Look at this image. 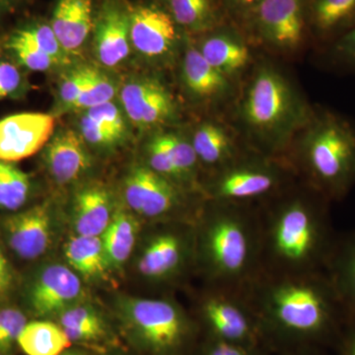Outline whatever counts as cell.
I'll return each instance as SVG.
<instances>
[{
  "mask_svg": "<svg viewBox=\"0 0 355 355\" xmlns=\"http://www.w3.org/2000/svg\"><path fill=\"white\" fill-rule=\"evenodd\" d=\"M331 202L301 183L257 205L261 272L298 275L324 270L338 235Z\"/></svg>",
  "mask_w": 355,
  "mask_h": 355,
  "instance_id": "6da1fadb",
  "label": "cell"
},
{
  "mask_svg": "<svg viewBox=\"0 0 355 355\" xmlns=\"http://www.w3.org/2000/svg\"><path fill=\"white\" fill-rule=\"evenodd\" d=\"M261 334L297 342L340 335L349 316L324 270L261 273L245 291Z\"/></svg>",
  "mask_w": 355,
  "mask_h": 355,
  "instance_id": "7a4b0ae2",
  "label": "cell"
},
{
  "mask_svg": "<svg viewBox=\"0 0 355 355\" xmlns=\"http://www.w3.org/2000/svg\"><path fill=\"white\" fill-rule=\"evenodd\" d=\"M195 245L207 286L246 291L261 272L258 207L205 200L196 219Z\"/></svg>",
  "mask_w": 355,
  "mask_h": 355,
  "instance_id": "3957f363",
  "label": "cell"
},
{
  "mask_svg": "<svg viewBox=\"0 0 355 355\" xmlns=\"http://www.w3.org/2000/svg\"><path fill=\"white\" fill-rule=\"evenodd\" d=\"M237 112L249 149L286 157L313 109L279 69L263 62L248 81Z\"/></svg>",
  "mask_w": 355,
  "mask_h": 355,
  "instance_id": "277c9868",
  "label": "cell"
},
{
  "mask_svg": "<svg viewBox=\"0 0 355 355\" xmlns=\"http://www.w3.org/2000/svg\"><path fill=\"white\" fill-rule=\"evenodd\" d=\"M286 157L298 181L340 202L355 187V127L330 110H313Z\"/></svg>",
  "mask_w": 355,
  "mask_h": 355,
  "instance_id": "5b68a950",
  "label": "cell"
},
{
  "mask_svg": "<svg viewBox=\"0 0 355 355\" xmlns=\"http://www.w3.org/2000/svg\"><path fill=\"white\" fill-rule=\"evenodd\" d=\"M298 181L286 157L266 155L245 149L235 160L202 184L205 200L259 205L286 191Z\"/></svg>",
  "mask_w": 355,
  "mask_h": 355,
  "instance_id": "8992f818",
  "label": "cell"
},
{
  "mask_svg": "<svg viewBox=\"0 0 355 355\" xmlns=\"http://www.w3.org/2000/svg\"><path fill=\"white\" fill-rule=\"evenodd\" d=\"M128 320L139 342L154 355L180 354L191 335L190 320L167 298L135 299Z\"/></svg>",
  "mask_w": 355,
  "mask_h": 355,
  "instance_id": "52a82bcc",
  "label": "cell"
},
{
  "mask_svg": "<svg viewBox=\"0 0 355 355\" xmlns=\"http://www.w3.org/2000/svg\"><path fill=\"white\" fill-rule=\"evenodd\" d=\"M198 312L212 340L256 347L261 331L245 291L207 284Z\"/></svg>",
  "mask_w": 355,
  "mask_h": 355,
  "instance_id": "ba28073f",
  "label": "cell"
},
{
  "mask_svg": "<svg viewBox=\"0 0 355 355\" xmlns=\"http://www.w3.org/2000/svg\"><path fill=\"white\" fill-rule=\"evenodd\" d=\"M186 190L148 166H139L125 181V197L128 207L149 219H168L181 216L187 209Z\"/></svg>",
  "mask_w": 355,
  "mask_h": 355,
  "instance_id": "9c48e42d",
  "label": "cell"
},
{
  "mask_svg": "<svg viewBox=\"0 0 355 355\" xmlns=\"http://www.w3.org/2000/svg\"><path fill=\"white\" fill-rule=\"evenodd\" d=\"M251 12L257 34L268 48L292 53L302 46L306 31L304 0H263Z\"/></svg>",
  "mask_w": 355,
  "mask_h": 355,
  "instance_id": "30bf717a",
  "label": "cell"
},
{
  "mask_svg": "<svg viewBox=\"0 0 355 355\" xmlns=\"http://www.w3.org/2000/svg\"><path fill=\"white\" fill-rule=\"evenodd\" d=\"M171 226L159 231L147 242L137 263L144 279L154 282L176 279L191 261H196L195 230L188 233Z\"/></svg>",
  "mask_w": 355,
  "mask_h": 355,
  "instance_id": "8fae6325",
  "label": "cell"
},
{
  "mask_svg": "<svg viewBox=\"0 0 355 355\" xmlns=\"http://www.w3.org/2000/svg\"><path fill=\"white\" fill-rule=\"evenodd\" d=\"M121 102L128 120L140 130H153L177 119L178 109L164 84L151 77L128 81L121 91Z\"/></svg>",
  "mask_w": 355,
  "mask_h": 355,
  "instance_id": "7c38bea8",
  "label": "cell"
},
{
  "mask_svg": "<svg viewBox=\"0 0 355 355\" xmlns=\"http://www.w3.org/2000/svg\"><path fill=\"white\" fill-rule=\"evenodd\" d=\"M55 120L43 113L13 114L0 121V161L16 162L43 148L55 132Z\"/></svg>",
  "mask_w": 355,
  "mask_h": 355,
  "instance_id": "4fadbf2b",
  "label": "cell"
},
{
  "mask_svg": "<svg viewBox=\"0 0 355 355\" xmlns=\"http://www.w3.org/2000/svg\"><path fill=\"white\" fill-rule=\"evenodd\" d=\"M130 44L149 60H164L176 49V23L172 16L154 6H139L130 13Z\"/></svg>",
  "mask_w": 355,
  "mask_h": 355,
  "instance_id": "5bb4252c",
  "label": "cell"
},
{
  "mask_svg": "<svg viewBox=\"0 0 355 355\" xmlns=\"http://www.w3.org/2000/svg\"><path fill=\"white\" fill-rule=\"evenodd\" d=\"M130 13L116 0H107L94 24V49L100 64H121L130 55Z\"/></svg>",
  "mask_w": 355,
  "mask_h": 355,
  "instance_id": "9a60e30c",
  "label": "cell"
},
{
  "mask_svg": "<svg viewBox=\"0 0 355 355\" xmlns=\"http://www.w3.org/2000/svg\"><path fill=\"white\" fill-rule=\"evenodd\" d=\"M80 279L67 266L53 265L37 277L29 293L30 305L38 316L62 313L80 296Z\"/></svg>",
  "mask_w": 355,
  "mask_h": 355,
  "instance_id": "2e32d148",
  "label": "cell"
},
{
  "mask_svg": "<svg viewBox=\"0 0 355 355\" xmlns=\"http://www.w3.org/2000/svg\"><path fill=\"white\" fill-rule=\"evenodd\" d=\"M9 246L20 258L33 260L48 250L51 243V214L46 205L14 214L4 222Z\"/></svg>",
  "mask_w": 355,
  "mask_h": 355,
  "instance_id": "e0dca14e",
  "label": "cell"
},
{
  "mask_svg": "<svg viewBox=\"0 0 355 355\" xmlns=\"http://www.w3.org/2000/svg\"><path fill=\"white\" fill-rule=\"evenodd\" d=\"M182 62V81L187 92L200 102H222L232 93V80L202 57L198 48L187 44Z\"/></svg>",
  "mask_w": 355,
  "mask_h": 355,
  "instance_id": "ac0fdd59",
  "label": "cell"
},
{
  "mask_svg": "<svg viewBox=\"0 0 355 355\" xmlns=\"http://www.w3.org/2000/svg\"><path fill=\"white\" fill-rule=\"evenodd\" d=\"M84 140L72 130H64L51 137L46 151V166L58 183H72L90 167Z\"/></svg>",
  "mask_w": 355,
  "mask_h": 355,
  "instance_id": "d6986e66",
  "label": "cell"
},
{
  "mask_svg": "<svg viewBox=\"0 0 355 355\" xmlns=\"http://www.w3.org/2000/svg\"><path fill=\"white\" fill-rule=\"evenodd\" d=\"M191 144L200 167L209 174L235 160L244 151L225 125L214 121H203L196 128Z\"/></svg>",
  "mask_w": 355,
  "mask_h": 355,
  "instance_id": "ffe728a7",
  "label": "cell"
},
{
  "mask_svg": "<svg viewBox=\"0 0 355 355\" xmlns=\"http://www.w3.org/2000/svg\"><path fill=\"white\" fill-rule=\"evenodd\" d=\"M51 27L67 53L80 50L94 29L91 0H58Z\"/></svg>",
  "mask_w": 355,
  "mask_h": 355,
  "instance_id": "44dd1931",
  "label": "cell"
},
{
  "mask_svg": "<svg viewBox=\"0 0 355 355\" xmlns=\"http://www.w3.org/2000/svg\"><path fill=\"white\" fill-rule=\"evenodd\" d=\"M324 272L335 287L347 316L355 317V230L338 235Z\"/></svg>",
  "mask_w": 355,
  "mask_h": 355,
  "instance_id": "7402d4cb",
  "label": "cell"
},
{
  "mask_svg": "<svg viewBox=\"0 0 355 355\" xmlns=\"http://www.w3.org/2000/svg\"><path fill=\"white\" fill-rule=\"evenodd\" d=\"M198 49L212 67L231 80L241 76L251 64L247 44L231 33H214L203 40Z\"/></svg>",
  "mask_w": 355,
  "mask_h": 355,
  "instance_id": "603a6c76",
  "label": "cell"
},
{
  "mask_svg": "<svg viewBox=\"0 0 355 355\" xmlns=\"http://www.w3.org/2000/svg\"><path fill=\"white\" fill-rule=\"evenodd\" d=\"M108 191L100 186H90L79 191L74 202V228L77 235L100 237L112 220Z\"/></svg>",
  "mask_w": 355,
  "mask_h": 355,
  "instance_id": "cb8c5ba5",
  "label": "cell"
},
{
  "mask_svg": "<svg viewBox=\"0 0 355 355\" xmlns=\"http://www.w3.org/2000/svg\"><path fill=\"white\" fill-rule=\"evenodd\" d=\"M310 21L323 41H335L355 26V0H311Z\"/></svg>",
  "mask_w": 355,
  "mask_h": 355,
  "instance_id": "d4e9b609",
  "label": "cell"
},
{
  "mask_svg": "<svg viewBox=\"0 0 355 355\" xmlns=\"http://www.w3.org/2000/svg\"><path fill=\"white\" fill-rule=\"evenodd\" d=\"M64 252L69 265L88 279L104 277L108 272L110 263L101 237L74 236L65 245Z\"/></svg>",
  "mask_w": 355,
  "mask_h": 355,
  "instance_id": "484cf974",
  "label": "cell"
},
{
  "mask_svg": "<svg viewBox=\"0 0 355 355\" xmlns=\"http://www.w3.org/2000/svg\"><path fill=\"white\" fill-rule=\"evenodd\" d=\"M17 343L27 355H60L71 345L62 327L49 321L26 324Z\"/></svg>",
  "mask_w": 355,
  "mask_h": 355,
  "instance_id": "4316f807",
  "label": "cell"
},
{
  "mask_svg": "<svg viewBox=\"0 0 355 355\" xmlns=\"http://www.w3.org/2000/svg\"><path fill=\"white\" fill-rule=\"evenodd\" d=\"M139 224L125 210L114 212L108 228L102 235L103 245L110 265L120 266L132 254L137 241Z\"/></svg>",
  "mask_w": 355,
  "mask_h": 355,
  "instance_id": "83f0119b",
  "label": "cell"
},
{
  "mask_svg": "<svg viewBox=\"0 0 355 355\" xmlns=\"http://www.w3.org/2000/svg\"><path fill=\"white\" fill-rule=\"evenodd\" d=\"M60 326L71 343L98 342L107 335L106 324L101 316L86 306H76L62 311Z\"/></svg>",
  "mask_w": 355,
  "mask_h": 355,
  "instance_id": "f1b7e54d",
  "label": "cell"
},
{
  "mask_svg": "<svg viewBox=\"0 0 355 355\" xmlns=\"http://www.w3.org/2000/svg\"><path fill=\"white\" fill-rule=\"evenodd\" d=\"M175 23L193 31L216 27V10L210 0H168Z\"/></svg>",
  "mask_w": 355,
  "mask_h": 355,
  "instance_id": "f546056e",
  "label": "cell"
},
{
  "mask_svg": "<svg viewBox=\"0 0 355 355\" xmlns=\"http://www.w3.org/2000/svg\"><path fill=\"white\" fill-rule=\"evenodd\" d=\"M29 193V176L11 163L0 161V209H19Z\"/></svg>",
  "mask_w": 355,
  "mask_h": 355,
  "instance_id": "4dcf8cb0",
  "label": "cell"
},
{
  "mask_svg": "<svg viewBox=\"0 0 355 355\" xmlns=\"http://www.w3.org/2000/svg\"><path fill=\"white\" fill-rule=\"evenodd\" d=\"M7 48L21 64L33 71H46L58 64L57 60L46 55L38 46L25 38L18 30H15L7 40Z\"/></svg>",
  "mask_w": 355,
  "mask_h": 355,
  "instance_id": "1f68e13d",
  "label": "cell"
},
{
  "mask_svg": "<svg viewBox=\"0 0 355 355\" xmlns=\"http://www.w3.org/2000/svg\"><path fill=\"white\" fill-rule=\"evenodd\" d=\"M17 30L25 38L38 46L43 53L57 60L58 64L69 62V57H67L69 53L64 50L62 44L58 42L51 25L38 22L30 23Z\"/></svg>",
  "mask_w": 355,
  "mask_h": 355,
  "instance_id": "d6a6232c",
  "label": "cell"
},
{
  "mask_svg": "<svg viewBox=\"0 0 355 355\" xmlns=\"http://www.w3.org/2000/svg\"><path fill=\"white\" fill-rule=\"evenodd\" d=\"M116 94L114 84L101 72L92 69L83 92L71 108L88 110L113 100Z\"/></svg>",
  "mask_w": 355,
  "mask_h": 355,
  "instance_id": "836d02e7",
  "label": "cell"
},
{
  "mask_svg": "<svg viewBox=\"0 0 355 355\" xmlns=\"http://www.w3.org/2000/svg\"><path fill=\"white\" fill-rule=\"evenodd\" d=\"M26 324L27 320L21 311L0 309V354L6 355L13 349Z\"/></svg>",
  "mask_w": 355,
  "mask_h": 355,
  "instance_id": "e575fe53",
  "label": "cell"
},
{
  "mask_svg": "<svg viewBox=\"0 0 355 355\" xmlns=\"http://www.w3.org/2000/svg\"><path fill=\"white\" fill-rule=\"evenodd\" d=\"M86 114L98 121L103 127L113 132L121 140L127 133L125 118L120 108L114 103L110 101L86 110Z\"/></svg>",
  "mask_w": 355,
  "mask_h": 355,
  "instance_id": "d590c367",
  "label": "cell"
},
{
  "mask_svg": "<svg viewBox=\"0 0 355 355\" xmlns=\"http://www.w3.org/2000/svg\"><path fill=\"white\" fill-rule=\"evenodd\" d=\"M328 55L334 64L355 69V26L331 42Z\"/></svg>",
  "mask_w": 355,
  "mask_h": 355,
  "instance_id": "8d00e7d4",
  "label": "cell"
},
{
  "mask_svg": "<svg viewBox=\"0 0 355 355\" xmlns=\"http://www.w3.org/2000/svg\"><path fill=\"white\" fill-rule=\"evenodd\" d=\"M92 67H79L62 79L60 86V101L71 108L72 105L83 92L90 77Z\"/></svg>",
  "mask_w": 355,
  "mask_h": 355,
  "instance_id": "74e56055",
  "label": "cell"
},
{
  "mask_svg": "<svg viewBox=\"0 0 355 355\" xmlns=\"http://www.w3.org/2000/svg\"><path fill=\"white\" fill-rule=\"evenodd\" d=\"M79 128H80L81 137L84 141L91 146L110 147L121 141L113 132H110L86 114L81 118Z\"/></svg>",
  "mask_w": 355,
  "mask_h": 355,
  "instance_id": "f35d334b",
  "label": "cell"
},
{
  "mask_svg": "<svg viewBox=\"0 0 355 355\" xmlns=\"http://www.w3.org/2000/svg\"><path fill=\"white\" fill-rule=\"evenodd\" d=\"M20 85L21 76L17 67L0 60V100L15 94Z\"/></svg>",
  "mask_w": 355,
  "mask_h": 355,
  "instance_id": "ab89813d",
  "label": "cell"
},
{
  "mask_svg": "<svg viewBox=\"0 0 355 355\" xmlns=\"http://www.w3.org/2000/svg\"><path fill=\"white\" fill-rule=\"evenodd\" d=\"M202 355H254V349L223 340H211Z\"/></svg>",
  "mask_w": 355,
  "mask_h": 355,
  "instance_id": "60d3db41",
  "label": "cell"
},
{
  "mask_svg": "<svg viewBox=\"0 0 355 355\" xmlns=\"http://www.w3.org/2000/svg\"><path fill=\"white\" fill-rule=\"evenodd\" d=\"M13 275L8 260L0 250V300L6 298L12 287Z\"/></svg>",
  "mask_w": 355,
  "mask_h": 355,
  "instance_id": "b9f144b4",
  "label": "cell"
},
{
  "mask_svg": "<svg viewBox=\"0 0 355 355\" xmlns=\"http://www.w3.org/2000/svg\"><path fill=\"white\" fill-rule=\"evenodd\" d=\"M347 330L343 338V355H355V317H349Z\"/></svg>",
  "mask_w": 355,
  "mask_h": 355,
  "instance_id": "7bdbcfd3",
  "label": "cell"
},
{
  "mask_svg": "<svg viewBox=\"0 0 355 355\" xmlns=\"http://www.w3.org/2000/svg\"><path fill=\"white\" fill-rule=\"evenodd\" d=\"M232 1L238 7H241V8L248 9V10L251 11L254 7L260 4L263 0H232Z\"/></svg>",
  "mask_w": 355,
  "mask_h": 355,
  "instance_id": "ee69618b",
  "label": "cell"
},
{
  "mask_svg": "<svg viewBox=\"0 0 355 355\" xmlns=\"http://www.w3.org/2000/svg\"><path fill=\"white\" fill-rule=\"evenodd\" d=\"M11 3H12V0H0V14L8 8Z\"/></svg>",
  "mask_w": 355,
  "mask_h": 355,
  "instance_id": "f6af8a7d",
  "label": "cell"
},
{
  "mask_svg": "<svg viewBox=\"0 0 355 355\" xmlns=\"http://www.w3.org/2000/svg\"><path fill=\"white\" fill-rule=\"evenodd\" d=\"M60 355H85L83 352H78V350H65L64 352H62Z\"/></svg>",
  "mask_w": 355,
  "mask_h": 355,
  "instance_id": "bcb514c9",
  "label": "cell"
},
{
  "mask_svg": "<svg viewBox=\"0 0 355 355\" xmlns=\"http://www.w3.org/2000/svg\"><path fill=\"white\" fill-rule=\"evenodd\" d=\"M0 355H4V354H0Z\"/></svg>",
  "mask_w": 355,
  "mask_h": 355,
  "instance_id": "7dc6e473",
  "label": "cell"
}]
</instances>
